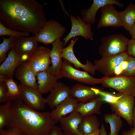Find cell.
<instances>
[{
	"mask_svg": "<svg viewBox=\"0 0 135 135\" xmlns=\"http://www.w3.org/2000/svg\"><path fill=\"white\" fill-rule=\"evenodd\" d=\"M45 4L35 0H0V22L10 29L36 36L47 21Z\"/></svg>",
	"mask_w": 135,
	"mask_h": 135,
	"instance_id": "cell-1",
	"label": "cell"
},
{
	"mask_svg": "<svg viewBox=\"0 0 135 135\" xmlns=\"http://www.w3.org/2000/svg\"><path fill=\"white\" fill-rule=\"evenodd\" d=\"M11 102L8 128L15 129L26 135H48L56 124L50 112H39L29 107L19 96Z\"/></svg>",
	"mask_w": 135,
	"mask_h": 135,
	"instance_id": "cell-2",
	"label": "cell"
},
{
	"mask_svg": "<svg viewBox=\"0 0 135 135\" xmlns=\"http://www.w3.org/2000/svg\"><path fill=\"white\" fill-rule=\"evenodd\" d=\"M129 40L119 34L109 35L102 39L98 52L103 57L116 55L126 51Z\"/></svg>",
	"mask_w": 135,
	"mask_h": 135,
	"instance_id": "cell-3",
	"label": "cell"
},
{
	"mask_svg": "<svg viewBox=\"0 0 135 135\" xmlns=\"http://www.w3.org/2000/svg\"><path fill=\"white\" fill-rule=\"evenodd\" d=\"M102 79L101 84L103 87L113 89L135 98V76H104Z\"/></svg>",
	"mask_w": 135,
	"mask_h": 135,
	"instance_id": "cell-4",
	"label": "cell"
},
{
	"mask_svg": "<svg viewBox=\"0 0 135 135\" xmlns=\"http://www.w3.org/2000/svg\"><path fill=\"white\" fill-rule=\"evenodd\" d=\"M66 77L79 82L87 84L95 85L101 84L102 79L95 78L86 71H82L74 68L72 64L64 59L59 76L60 79Z\"/></svg>",
	"mask_w": 135,
	"mask_h": 135,
	"instance_id": "cell-5",
	"label": "cell"
},
{
	"mask_svg": "<svg viewBox=\"0 0 135 135\" xmlns=\"http://www.w3.org/2000/svg\"><path fill=\"white\" fill-rule=\"evenodd\" d=\"M126 51L112 56L103 57L95 60L94 64L96 70L100 72L104 77L114 76L116 68L129 56Z\"/></svg>",
	"mask_w": 135,
	"mask_h": 135,
	"instance_id": "cell-6",
	"label": "cell"
},
{
	"mask_svg": "<svg viewBox=\"0 0 135 135\" xmlns=\"http://www.w3.org/2000/svg\"><path fill=\"white\" fill-rule=\"evenodd\" d=\"M66 31V28L60 23L51 20L47 21L42 28L35 36L38 42L48 44L60 38Z\"/></svg>",
	"mask_w": 135,
	"mask_h": 135,
	"instance_id": "cell-7",
	"label": "cell"
},
{
	"mask_svg": "<svg viewBox=\"0 0 135 135\" xmlns=\"http://www.w3.org/2000/svg\"><path fill=\"white\" fill-rule=\"evenodd\" d=\"M20 90L19 96L23 103L29 107L37 111L44 110L47 104L46 98L38 90L20 83L18 85Z\"/></svg>",
	"mask_w": 135,
	"mask_h": 135,
	"instance_id": "cell-8",
	"label": "cell"
},
{
	"mask_svg": "<svg viewBox=\"0 0 135 135\" xmlns=\"http://www.w3.org/2000/svg\"><path fill=\"white\" fill-rule=\"evenodd\" d=\"M134 101V97L123 94L116 103L110 104L112 110L114 113L124 119L131 127H132Z\"/></svg>",
	"mask_w": 135,
	"mask_h": 135,
	"instance_id": "cell-9",
	"label": "cell"
},
{
	"mask_svg": "<svg viewBox=\"0 0 135 135\" xmlns=\"http://www.w3.org/2000/svg\"><path fill=\"white\" fill-rule=\"evenodd\" d=\"M50 50L46 47L39 46L29 57L27 62L36 74L39 72L46 71L49 67L51 63Z\"/></svg>",
	"mask_w": 135,
	"mask_h": 135,
	"instance_id": "cell-10",
	"label": "cell"
},
{
	"mask_svg": "<svg viewBox=\"0 0 135 135\" xmlns=\"http://www.w3.org/2000/svg\"><path fill=\"white\" fill-rule=\"evenodd\" d=\"M72 26L70 32L63 39L64 46L71 38L80 36L85 39L93 40L94 36L91 25L86 23L79 16L76 18L71 15Z\"/></svg>",
	"mask_w": 135,
	"mask_h": 135,
	"instance_id": "cell-11",
	"label": "cell"
},
{
	"mask_svg": "<svg viewBox=\"0 0 135 135\" xmlns=\"http://www.w3.org/2000/svg\"><path fill=\"white\" fill-rule=\"evenodd\" d=\"M78 39L77 37L73 38L69 45L62 48V58L73 64L76 69L82 68L92 75H95L96 70L94 64L88 60H87L85 64H83L78 60L74 54V46Z\"/></svg>",
	"mask_w": 135,
	"mask_h": 135,
	"instance_id": "cell-12",
	"label": "cell"
},
{
	"mask_svg": "<svg viewBox=\"0 0 135 135\" xmlns=\"http://www.w3.org/2000/svg\"><path fill=\"white\" fill-rule=\"evenodd\" d=\"M101 16L97 28L122 26L119 12L113 5H106L100 8Z\"/></svg>",
	"mask_w": 135,
	"mask_h": 135,
	"instance_id": "cell-13",
	"label": "cell"
},
{
	"mask_svg": "<svg viewBox=\"0 0 135 135\" xmlns=\"http://www.w3.org/2000/svg\"><path fill=\"white\" fill-rule=\"evenodd\" d=\"M35 36L14 38V48L20 56L27 60L29 56L38 48Z\"/></svg>",
	"mask_w": 135,
	"mask_h": 135,
	"instance_id": "cell-14",
	"label": "cell"
},
{
	"mask_svg": "<svg viewBox=\"0 0 135 135\" xmlns=\"http://www.w3.org/2000/svg\"><path fill=\"white\" fill-rule=\"evenodd\" d=\"M52 48L50 50V57L52 65L49 66L46 71L59 78V76L63 64L62 56V50L64 43L60 38L58 39L52 44Z\"/></svg>",
	"mask_w": 135,
	"mask_h": 135,
	"instance_id": "cell-15",
	"label": "cell"
},
{
	"mask_svg": "<svg viewBox=\"0 0 135 135\" xmlns=\"http://www.w3.org/2000/svg\"><path fill=\"white\" fill-rule=\"evenodd\" d=\"M109 4H115L122 7L124 4L116 0H94L89 8L82 10L80 13L82 19L86 24L91 26L95 24L96 13L100 8Z\"/></svg>",
	"mask_w": 135,
	"mask_h": 135,
	"instance_id": "cell-16",
	"label": "cell"
},
{
	"mask_svg": "<svg viewBox=\"0 0 135 135\" xmlns=\"http://www.w3.org/2000/svg\"><path fill=\"white\" fill-rule=\"evenodd\" d=\"M27 61L24 58L19 56L14 48L10 50L4 60L0 66V76L7 78H12L16 68L22 63Z\"/></svg>",
	"mask_w": 135,
	"mask_h": 135,
	"instance_id": "cell-17",
	"label": "cell"
},
{
	"mask_svg": "<svg viewBox=\"0 0 135 135\" xmlns=\"http://www.w3.org/2000/svg\"><path fill=\"white\" fill-rule=\"evenodd\" d=\"M15 76L20 84L28 87L38 90L36 74L27 61L20 64L16 69Z\"/></svg>",
	"mask_w": 135,
	"mask_h": 135,
	"instance_id": "cell-18",
	"label": "cell"
},
{
	"mask_svg": "<svg viewBox=\"0 0 135 135\" xmlns=\"http://www.w3.org/2000/svg\"><path fill=\"white\" fill-rule=\"evenodd\" d=\"M50 92L46 99L47 104L52 110L71 96L70 88L61 82H58Z\"/></svg>",
	"mask_w": 135,
	"mask_h": 135,
	"instance_id": "cell-19",
	"label": "cell"
},
{
	"mask_svg": "<svg viewBox=\"0 0 135 135\" xmlns=\"http://www.w3.org/2000/svg\"><path fill=\"white\" fill-rule=\"evenodd\" d=\"M79 103L76 99L70 96L50 112L52 118L57 123L62 118L75 111Z\"/></svg>",
	"mask_w": 135,
	"mask_h": 135,
	"instance_id": "cell-20",
	"label": "cell"
},
{
	"mask_svg": "<svg viewBox=\"0 0 135 135\" xmlns=\"http://www.w3.org/2000/svg\"><path fill=\"white\" fill-rule=\"evenodd\" d=\"M82 117L80 114L75 111L67 116L62 118L59 121L61 128L65 133L74 135H83L78 128Z\"/></svg>",
	"mask_w": 135,
	"mask_h": 135,
	"instance_id": "cell-21",
	"label": "cell"
},
{
	"mask_svg": "<svg viewBox=\"0 0 135 135\" xmlns=\"http://www.w3.org/2000/svg\"><path fill=\"white\" fill-rule=\"evenodd\" d=\"M96 89V88L77 83L70 88V94L79 102L86 103L98 96Z\"/></svg>",
	"mask_w": 135,
	"mask_h": 135,
	"instance_id": "cell-22",
	"label": "cell"
},
{
	"mask_svg": "<svg viewBox=\"0 0 135 135\" xmlns=\"http://www.w3.org/2000/svg\"><path fill=\"white\" fill-rule=\"evenodd\" d=\"M36 77L39 83L38 90L42 94L50 92L56 86L59 79L46 71L38 72Z\"/></svg>",
	"mask_w": 135,
	"mask_h": 135,
	"instance_id": "cell-23",
	"label": "cell"
},
{
	"mask_svg": "<svg viewBox=\"0 0 135 135\" xmlns=\"http://www.w3.org/2000/svg\"><path fill=\"white\" fill-rule=\"evenodd\" d=\"M102 101L100 96L87 102H79L76 110L82 116L99 114L102 105Z\"/></svg>",
	"mask_w": 135,
	"mask_h": 135,
	"instance_id": "cell-24",
	"label": "cell"
},
{
	"mask_svg": "<svg viewBox=\"0 0 135 135\" xmlns=\"http://www.w3.org/2000/svg\"><path fill=\"white\" fill-rule=\"evenodd\" d=\"M100 124L98 119L95 115L86 116H83L78 128L83 135H87L99 129Z\"/></svg>",
	"mask_w": 135,
	"mask_h": 135,
	"instance_id": "cell-25",
	"label": "cell"
},
{
	"mask_svg": "<svg viewBox=\"0 0 135 135\" xmlns=\"http://www.w3.org/2000/svg\"><path fill=\"white\" fill-rule=\"evenodd\" d=\"M122 26L129 32L135 22V3H130L124 10L119 12Z\"/></svg>",
	"mask_w": 135,
	"mask_h": 135,
	"instance_id": "cell-26",
	"label": "cell"
},
{
	"mask_svg": "<svg viewBox=\"0 0 135 135\" xmlns=\"http://www.w3.org/2000/svg\"><path fill=\"white\" fill-rule=\"evenodd\" d=\"M103 118L106 123L110 125L109 135H118L123 125L121 118L114 113L106 114L104 115Z\"/></svg>",
	"mask_w": 135,
	"mask_h": 135,
	"instance_id": "cell-27",
	"label": "cell"
},
{
	"mask_svg": "<svg viewBox=\"0 0 135 135\" xmlns=\"http://www.w3.org/2000/svg\"><path fill=\"white\" fill-rule=\"evenodd\" d=\"M2 42L0 44V64H1L6 58L7 52L14 48V38L10 37L6 38L2 37Z\"/></svg>",
	"mask_w": 135,
	"mask_h": 135,
	"instance_id": "cell-28",
	"label": "cell"
},
{
	"mask_svg": "<svg viewBox=\"0 0 135 135\" xmlns=\"http://www.w3.org/2000/svg\"><path fill=\"white\" fill-rule=\"evenodd\" d=\"M11 102L0 106V130L8 126L10 116Z\"/></svg>",
	"mask_w": 135,
	"mask_h": 135,
	"instance_id": "cell-29",
	"label": "cell"
},
{
	"mask_svg": "<svg viewBox=\"0 0 135 135\" xmlns=\"http://www.w3.org/2000/svg\"><path fill=\"white\" fill-rule=\"evenodd\" d=\"M8 90V96L12 99L20 96V90L18 85L13 79L12 78H6L4 81Z\"/></svg>",
	"mask_w": 135,
	"mask_h": 135,
	"instance_id": "cell-30",
	"label": "cell"
},
{
	"mask_svg": "<svg viewBox=\"0 0 135 135\" xmlns=\"http://www.w3.org/2000/svg\"><path fill=\"white\" fill-rule=\"evenodd\" d=\"M97 92L102 102H107L109 104L116 103L123 94L119 92L117 94H114L103 91L98 88L97 89Z\"/></svg>",
	"mask_w": 135,
	"mask_h": 135,
	"instance_id": "cell-31",
	"label": "cell"
},
{
	"mask_svg": "<svg viewBox=\"0 0 135 135\" xmlns=\"http://www.w3.org/2000/svg\"><path fill=\"white\" fill-rule=\"evenodd\" d=\"M28 32H22L14 30L8 28L4 26L0 22V36H9L10 37L18 38L22 36H27L30 35Z\"/></svg>",
	"mask_w": 135,
	"mask_h": 135,
	"instance_id": "cell-32",
	"label": "cell"
},
{
	"mask_svg": "<svg viewBox=\"0 0 135 135\" xmlns=\"http://www.w3.org/2000/svg\"><path fill=\"white\" fill-rule=\"evenodd\" d=\"M128 66L121 76H135V58L129 56L127 59Z\"/></svg>",
	"mask_w": 135,
	"mask_h": 135,
	"instance_id": "cell-33",
	"label": "cell"
},
{
	"mask_svg": "<svg viewBox=\"0 0 135 135\" xmlns=\"http://www.w3.org/2000/svg\"><path fill=\"white\" fill-rule=\"evenodd\" d=\"M12 100L8 95V90L5 82H0V102L6 103Z\"/></svg>",
	"mask_w": 135,
	"mask_h": 135,
	"instance_id": "cell-34",
	"label": "cell"
},
{
	"mask_svg": "<svg viewBox=\"0 0 135 135\" xmlns=\"http://www.w3.org/2000/svg\"><path fill=\"white\" fill-rule=\"evenodd\" d=\"M0 135H26L24 133L15 129L8 128L7 129H3L0 130Z\"/></svg>",
	"mask_w": 135,
	"mask_h": 135,
	"instance_id": "cell-35",
	"label": "cell"
},
{
	"mask_svg": "<svg viewBox=\"0 0 135 135\" xmlns=\"http://www.w3.org/2000/svg\"><path fill=\"white\" fill-rule=\"evenodd\" d=\"M126 51L129 56L135 58V39L129 40Z\"/></svg>",
	"mask_w": 135,
	"mask_h": 135,
	"instance_id": "cell-36",
	"label": "cell"
},
{
	"mask_svg": "<svg viewBox=\"0 0 135 135\" xmlns=\"http://www.w3.org/2000/svg\"><path fill=\"white\" fill-rule=\"evenodd\" d=\"M127 59L126 60L122 62L116 68L114 72V76H121L128 66V61Z\"/></svg>",
	"mask_w": 135,
	"mask_h": 135,
	"instance_id": "cell-37",
	"label": "cell"
},
{
	"mask_svg": "<svg viewBox=\"0 0 135 135\" xmlns=\"http://www.w3.org/2000/svg\"><path fill=\"white\" fill-rule=\"evenodd\" d=\"M64 133L61 128L54 125L50 130L48 135H64Z\"/></svg>",
	"mask_w": 135,
	"mask_h": 135,
	"instance_id": "cell-38",
	"label": "cell"
},
{
	"mask_svg": "<svg viewBox=\"0 0 135 135\" xmlns=\"http://www.w3.org/2000/svg\"><path fill=\"white\" fill-rule=\"evenodd\" d=\"M121 135H135V127H132L128 130L123 131Z\"/></svg>",
	"mask_w": 135,
	"mask_h": 135,
	"instance_id": "cell-39",
	"label": "cell"
},
{
	"mask_svg": "<svg viewBox=\"0 0 135 135\" xmlns=\"http://www.w3.org/2000/svg\"><path fill=\"white\" fill-rule=\"evenodd\" d=\"M100 135H108L104 125L102 124L100 128Z\"/></svg>",
	"mask_w": 135,
	"mask_h": 135,
	"instance_id": "cell-40",
	"label": "cell"
},
{
	"mask_svg": "<svg viewBox=\"0 0 135 135\" xmlns=\"http://www.w3.org/2000/svg\"><path fill=\"white\" fill-rule=\"evenodd\" d=\"M129 32L132 38L135 39V22Z\"/></svg>",
	"mask_w": 135,
	"mask_h": 135,
	"instance_id": "cell-41",
	"label": "cell"
},
{
	"mask_svg": "<svg viewBox=\"0 0 135 135\" xmlns=\"http://www.w3.org/2000/svg\"><path fill=\"white\" fill-rule=\"evenodd\" d=\"M132 126V127H135V98L133 112Z\"/></svg>",
	"mask_w": 135,
	"mask_h": 135,
	"instance_id": "cell-42",
	"label": "cell"
},
{
	"mask_svg": "<svg viewBox=\"0 0 135 135\" xmlns=\"http://www.w3.org/2000/svg\"><path fill=\"white\" fill-rule=\"evenodd\" d=\"M87 135H100V129L91 134Z\"/></svg>",
	"mask_w": 135,
	"mask_h": 135,
	"instance_id": "cell-43",
	"label": "cell"
},
{
	"mask_svg": "<svg viewBox=\"0 0 135 135\" xmlns=\"http://www.w3.org/2000/svg\"><path fill=\"white\" fill-rule=\"evenodd\" d=\"M64 133V135H74L72 134L65 133Z\"/></svg>",
	"mask_w": 135,
	"mask_h": 135,
	"instance_id": "cell-44",
	"label": "cell"
}]
</instances>
